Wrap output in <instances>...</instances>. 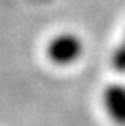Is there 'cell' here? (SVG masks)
Instances as JSON below:
<instances>
[{"mask_svg": "<svg viewBox=\"0 0 125 126\" xmlns=\"http://www.w3.org/2000/svg\"><path fill=\"white\" fill-rule=\"evenodd\" d=\"M101 103L106 114L115 125L125 126V86L124 84H110L103 89Z\"/></svg>", "mask_w": 125, "mask_h": 126, "instance_id": "cell-2", "label": "cell"}, {"mask_svg": "<svg viewBox=\"0 0 125 126\" xmlns=\"http://www.w3.org/2000/svg\"><path fill=\"white\" fill-rule=\"evenodd\" d=\"M112 66L117 72L125 74V35L122 42L118 44V47L113 50V56H112Z\"/></svg>", "mask_w": 125, "mask_h": 126, "instance_id": "cell-3", "label": "cell"}, {"mask_svg": "<svg viewBox=\"0 0 125 126\" xmlns=\"http://www.w3.org/2000/svg\"><path fill=\"white\" fill-rule=\"evenodd\" d=\"M46 54L51 62L56 66H69L76 62L83 54V40L76 34L64 32L49 40Z\"/></svg>", "mask_w": 125, "mask_h": 126, "instance_id": "cell-1", "label": "cell"}]
</instances>
